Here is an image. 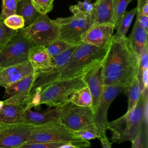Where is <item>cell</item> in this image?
Segmentation results:
<instances>
[{
	"label": "cell",
	"mask_w": 148,
	"mask_h": 148,
	"mask_svg": "<svg viewBox=\"0 0 148 148\" xmlns=\"http://www.w3.org/2000/svg\"><path fill=\"white\" fill-rule=\"evenodd\" d=\"M102 84L125 87L137 75L138 57L133 51L128 38L112 39L101 61Z\"/></svg>",
	"instance_id": "cell-1"
},
{
	"label": "cell",
	"mask_w": 148,
	"mask_h": 148,
	"mask_svg": "<svg viewBox=\"0 0 148 148\" xmlns=\"http://www.w3.org/2000/svg\"><path fill=\"white\" fill-rule=\"evenodd\" d=\"M147 124V91L140 94L135 107L123 116L109 123L112 131L110 140L114 143L132 142Z\"/></svg>",
	"instance_id": "cell-2"
},
{
	"label": "cell",
	"mask_w": 148,
	"mask_h": 148,
	"mask_svg": "<svg viewBox=\"0 0 148 148\" xmlns=\"http://www.w3.org/2000/svg\"><path fill=\"white\" fill-rule=\"evenodd\" d=\"M86 86L83 74L74 77L56 80L29 100L27 103V109L40 105H46L49 107L65 105L69 102L71 95L76 91Z\"/></svg>",
	"instance_id": "cell-3"
},
{
	"label": "cell",
	"mask_w": 148,
	"mask_h": 148,
	"mask_svg": "<svg viewBox=\"0 0 148 148\" xmlns=\"http://www.w3.org/2000/svg\"><path fill=\"white\" fill-rule=\"evenodd\" d=\"M27 142H60L71 144L78 148L91 147V143L88 140L78 136L59 120L34 126Z\"/></svg>",
	"instance_id": "cell-4"
},
{
	"label": "cell",
	"mask_w": 148,
	"mask_h": 148,
	"mask_svg": "<svg viewBox=\"0 0 148 148\" xmlns=\"http://www.w3.org/2000/svg\"><path fill=\"white\" fill-rule=\"evenodd\" d=\"M107 49L108 47H98L83 42L77 45L69 61L61 71L58 80L83 74L91 66L103 60Z\"/></svg>",
	"instance_id": "cell-5"
},
{
	"label": "cell",
	"mask_w": 148,
	"mask_h": 148,
	"mask_svg": "<svg viewBox=\"0 0 148 148\" xmlns=\"http://www.w3.org/2000/svg\"><path fill=\"white\" fill-rule=\"evenodd\" d=\"M20 32L29 39L34 46L46 47L59 39L60 27L47 14H39L30 25L21 29Z\"/></svg>",
	"instance_id": "cell-6"
},
{
	"label": "cell",
	"mask_w": 148,
	"mask_h": 148,
	"mask_svg": "<svg viewBox=\"0 0 148 148\" xmlns=\"http://www.w3.org/2000/svg\"><path fill=\"white\" fill-rule=\"evenodd\" d=\"M34 45L18 32L0 49V70L28 61L29 50Z\"/></svg>",
	"instance_id": "cell-7"
},
{
	"label": "cell",
	"mask_w": 148,
	"mask_h": 148,
	"mask_svg": "<svg viewBox=\"0 0 148 148\" xmlns=\"http://www.w3.org/2000/svg\"><path fill=\"white\" fill-rule=\"evenodd\" d=\"M54 21L60 27L59 39L73 45L82 42V34L92 24L90 15L79 13L68 17H58Z\"/></svg>",
	"instance_id": "cell-8"
},
{
	"label": "cell",
	"mask_w": 148,
	"mask_h": 148,
	"mask_svg": "<svg viewBox=\"0 0 148 148\" xmlns=\"http://www.w3.org/2000/svg\"><path fill=\"white\" fill-rule=\"evenodd\" d=\"M124 87L121 86L103 85L101 96L95 112L93 114V123L99 130L101 136L106 135L109 121L108 120V112L114 98L122 91Z\"/></svg>",
	"instance_id": "cell-9"
},
{
	"label": "cell",
	"mask_w": 148,
	"mask_h": 148,
	"mask_svg": "<svg viewBox=\"0 0 148 148\" xmlns=\"http://www.w3.org/2000/svg\"><path fill=\"white\" fill-rule=\"evenodd\" d=\"M33 127L24 122L6 123L0 128V148H18L28 141Z\"/></svg>",
	"instance_id": "cell-10"
},
{
	"label": "cell",
	"mask_w": 148,
	"mask_h": 148,
	"mask_svg": "<svg viewBox=\"0 0 148 148\" xmlns=\"http://www.w3.org/2000/svg\"><path fill=\"white\" fill-rule=\"evenodd\" d=\"M73 132L93 123V113L90 107L80 106L68 103L58 120Z\"/></svg>",
	"instance_id": "cell-11"
},
{
	"label": "cell",
	"mask_w": 148,
	"mask_h": 148,
	"mask_svg": "<svg viewBox=\"0 0 148 148\" xmlns=\"http://www.w3.org/2000/svg\"><path fill=\"white\" fill-rule=\"evenodd\" d=\"M114 26L111 24H92L82 35L83 43L101 48L108 47Z\"/></svg>",
	"instance_id": "cell-12"
},
{
	"label": "cell",
	"mask_w": 148,
	"mask_h": 148,
	"mask_svg": "<svg viewBox=\"0 0 148 148\" xmlns=\"http://www.w3.org/2000/svg\"><path fill=\"white\" fill-rule=\"evenodd\" d=\"M36 73L29 75L20 80L5 86L4 103H24L27 105Z\"/></svg>",
	"instance_id": "cell-13"
},
{
	"label": "cell",
	"mask_w": 148,
	"mask_h": 148,
	"mask_svg": "<svg viewBox=\"0 0 148 148\" xmlns=\"http://www.w3.org/2000/svg\"><path fill=\"white\" fill-rule=\"evenodd\" d=\"M101 61L94 64L83 73L84 81L91 92L92 98L91 109L93 114L95 112L102 91Z\"/></svg>",
	"instance_id": "cell-14"
},
{
	"label": "cell",
	"mask_w": 148,
	"mask_h": 148,
	"mask_svg": "<svg viewBox=\"0 0 148 148\" xmlns=\"http://www.w3.org/2000/svg\"><path fill=\"white\" fill-rule=\"evenodd\" d=\"M66 105L57 107H49L42 112L32 111L31 109H27L23 114L22 121L33 126H38L57 121Z\"/></svg>",
	"instance_id": "cell-15"
},
{
	"label": "cell",
	"mask_w": 148,
	"mask_h": 148,
	"mask_svg": "<svg viewBox=\"0 0 148 148\" xmlns=\"http://www.w3.org/2000/svg\"><path fill=\"white\" fill-rule=\"evenodd\" d=\"M34 73V68L29 61L3 68L0 70V87H5Z\"/></svg>",
	"instance_id": "cell-16"
},
{
	"label": "cell",
	"mask_w": 148,
	"mask_h": 148,
	"mask_svg": "<svg viewBox=\"0 0 148 148\" xmlns=\"http://www.w3.org/2000/svg\"><path fill=\"white\" fill-rule=\"evenodd\" d=\"M28 61L35 73L47 72L54 66L52 57L42 46L34 45L31 47L28 53Z\"/></svg>",
	"instance_id": "cell-17"
},
{
	"label": "cell",
	"mask_w": 148,
	"mask_h": 148,
	"mask_svg": "<svg viewBox=\"0 0 148 148\" xmlns=\"http://www.w3.org/2000/svg\"><path fill=\"white\" fill-rule=\"evenodd\" d=\"M90 17L92 24L114 25V0H96Z\"/></svg>",
	"instance_id": "cell-18"
},
{
	"label": "cell",
	"mask_w": 148,
	"mask_h": 148,
	"mask_svg": "<svg viewBox=\"0 0 148 148\" xmlns=\"http://www.w3.org/2000/svg\"><path fill=\"white\" fill-rule=\"evenodd\" d=\"M25 109L27 105L24 103H4L0 109V121L8 124L23 122L22 116Z\"/></svg>",
	"instance_id": "cell-19"
},
{
	"label": "cell",
	"mask_w": 148,
	"mask_h": 148,
	"mask_svg": "<svg viewBox=\"0 0 148 148\" xmlns=\"http://www.w3.org/2000/svg\"><path fill=\"white\" fill-rule=\"evenodd\" d=\"M147 33L148 31L142 27L135 21L131 34L128 38L133 51L138 57L147 45Z\"/></svg>",
	"instance_id": "cell-20"
},
{
	"label": "cell",
	"mask_w": 148,
	"mask_h": 148,
	"mask_svg": "<svg viewBox=\"0 0 148 148\" xmlns=\"http://www.w3.org/2000/svg\"><path fill=\"white\" fill-rule=\"evenodd\" d=\"M16 14L23 17L26 27L31 24L39 15V13L32 5L31 0H21L17 5Z\"/></svg>",
	"instance_id": "cell-21"
},
{
	"label": "cell",
	"mask_w": 148,
	"mask_h": 148,
	"mask_svg": "<svg viewBox=\"0 0 148 148\" xmlns=\"http://www.w3.org/2000/svg\"><path fill=\"white\" fill-rule=\"evenodd\" d=\"M123 91L128 98L127 112H128L135 107L141 94L139 83L136 76L134 77L129 85L124 87Z\"/></svg>",
	"instance_id": "cell-22"
},
{
	"label": "cell",
	"mask_w": 148,
	"mask_h": 148,
	"mask_svg": "<svg viewBox=\"0 0 148 148\" xmlns=\"http://www.w3.org/2000/svg\"><path fill=\"white\" fill-rule=\"evenodd\" d=\"M136 11L137 9L136 7L130 11L125 12L116 29L117 32L116 34L113 35V39L118 40L125 37L126 34L132 22L134 17L136 13Z\"/></svg>",
	"instance_id": "cell-23"
},
{
	"label": "cell",
	"mask_w": 148,
	"mask_h": 148,
	"mask_svg": "<svg viewBox=\"0 0 148 148\" xmlns=\"http://www.w3.org/2000/svg\"><path fill=\"white\" fill-rule=\"evenodd\" d=\"M69 102L80 106H91V92L87 86L76 91L71 97Z\"/></svg>",
	"instance_id": "cell-24"
},
{
	"label": "cell",
	"mask_w": 148,
	"mask_h": 148,
	"mask_svg": "<svg viewBox=\"0 0 148 148\" xmlns=\"http://www.w3.org/2000/svg\"><path fill=\"white\" fill-rule=\"evenodd\" d=\"M75 133L80 138L90 140L94 139H99L101 136V133L94 123L87 124L80 130L75 132Z\"/></svg>",
	"instance_id": "cell-25"
},
{
	"label": "cell",
	"mask_w": 148,
	"mask_h": 148,
	"mask_svg": "<svg viewBox=\"0 0 148 148\" xmlns=\"http://www.w3.org/2000/svg\"><path fill=\"white\" fill-rule=\"evenodd\" d=\"M73 46L76 45L70 44L64 40L58 39L45 48L49 54L53 57L62 53Z\"/></svg>",
	"instance_id": "cell-26"
},
{
	"label": "cell",
	"mask_w": 148,
	"mask_h": 148,
	"mask_svg": "<svg viewBox=\"0 0 148 148\" xmlns=\"http://www.w3.org/2000/svg\"><path fill=\"white\" fill-rule=\"evenodd\" d=\"M132 0H114V26L117 29L120 21L126 11L128 3Z\"/></svg>",
	"instance_id": "cell-27"
},
{
	"label": "cell",
	"mask_w": 148,
	"mask_h": 148,
	"mask_svg": "<svg viewBox=\"0 0 148 148\" xmlns=\"http://www.w3.org/2000/svg\"><path fill=\"white\" fill-rule=\"evenodd\" d=\"M146 69H148V45L146 46L142 53L138 57V67L136 77L139 81L140 89L142 84V75Z\"/></svg>",
	"instance_id": "cell-28"
},
{
	"label": "cell",
	"mask_w": 148,
	"mask_h": 148,
	"mask_svg": "<svg viewBox=\"0 0 148 148\" xmlns=\"http://www.w3.org/2000/svg\"><path fill=\"white\" fill-rule=\"evenodd\" d=\"M93 8V3L91 0H84L78 1L77 4L72 5L69 7V10L73 14H85L90 15Z\"/></svg>",
	"instance_id": "cell-29"
},
{
	"label": "cell",
	"mask_w": 148,
	"mask_h": 148,
	"mask_svg": "<svg viewBox=\"0 0 148 148\" xmlns=\"http://www.w3.org/2000/svg\"><path fill=\"white\" fill-rule=\"evenodd\" d=\"M18 32V30L8 28L4 24L3 20L0 17V49Z\"/></svg>",
	"instance_id": "cell-30"
},
{
	"label": "cell",
	"mask_w": 148,
	"mask_h": 148,
	"mask_svg": "<svg viewBox=\"0 0 148 148\" xmlns=\"http://www.w3.org/2000/svg\"><path fill=\"white\" fill-rule=\"evenodd\" d=\"M2 11L0 17L4 20L8 16L16 13L17 7L21 0H2Z\"/></svg>",
	"instance_id": "cell-31"
},
{
	"label": "cell",
	"mask_w": 148,
	"mask_h": 148,
	"mask_svg": "<svg viewBox=\"0 0 148 148\" xmlns=\"http://www.w3.org/2000/svg\"><path fill=\"white\" fill-rule=\"evenodd\" d=\"M3 22L8 28L14 30L21 29L25 27L24 18L17 14L8 16L3 20Z\"/></svg>",
	"instance_id": "cell-32"
},
{
	"label": "cell",
	"mask_w": 148,
	"mask_h": 148,
	"mask_svg": "<svg viewBox=\"0 0 148 148\" xmlns=\"http://www.w3.org/2000/svg\"><path fill=\"white\" fill-rule=\"evenodd\" d=\"M31 2L39 14H47L53 9L54 0H31Z\"/></svg>",
	"instance_id": "cell-33"
},
{
	"label": "cell",
	"mask_w": 148,
	"mask_h": 148,
	"mask_svg": "<svg viewBox=\"0 0 148 148\" xmlns=\"http://www.w3.org/2000/svg\"><path fill=\"white\" fill-rule=\"evenodd\" d=\"M147 124L144 125L140 133L131 142V148H147Z\"/></svg>",
	"instance_id": "cell-34"
},
{
	"label": "cell",
	"mask_w": 148,
	"mask_h": 148,
	"mask_svg": "<svg viewBox=\"0 0 148 148\" xmlns=\"http://www.w3.org/2000/svg\"><path fill=\"white\" fill-rule=\"evenodd\" d=\"M65 144L60 142H26L18 148H58Z\"/></svg>",
	"instance_id": "cell-35"
},
{
	"label": "cell",
	"mask_w": 148,
	"mask_h": 148,
	"mask_svg": "<svg viewBox=\"0 0 148 148\" xmlns=\"http://www.w3.org/2000/svg\"><path fill=\"white\" fill-rule=\"evenodd\" d=\"M137 13L148 16V0H138Z\"/></svg>",
	"instance_id": "cell-36"
},
{
	"label": "cell",
	"mask_w": 148,
	"mask_h": 148,
	"mask_svg": "<svg viewBox=\"0 0 148 148\" xmlns=\"http://www.w3.org/2000/svg\"><path fill=\"white\" fill-rule=\"evenodd\" d=\"M136 21L139 24V25L148 31V16L143 14L136 12Z\"/></svg>",
	"instance_id": "cell-37"
},
{
	"label": "cell",
	"mask_w": 148,
	"mask_h": 148,
	"mask_svg": "<svg viewBox=\"0 0 148 148\" xmlns=\"http://www.w3.org/2000/svg\"><path fill=\"white\" fill-rule=\"evenodd\" d=\"M99 139L101 143L102 148H112L111 146V143L107 138L106 135L101 136Z\"/></svg>",
	"instance_id": "cell-38"
},
{
	"label": "cell",
	"mask_w": 148,
	"mask_h": 148,
	"mask_svg": "<svg viewBox=\"0 0 148 148\" xmlns=\"http://www.w3.org/2000/svg\"><path fill=\"white\" fill-rule=\"evenodd\" d=\"M58 148H78V147H77L73 145H72L71 144H65V145H63L60 146Z\"/></svg>",
	"instance_id": "cell-39"
},
{
	"label": "cell",
	"mask_w": 148,
	"mask_h": 148,
	"mask_svg": "<svg viewBox=\"0 0 148 148\" xmlns=\"http://www.w3.org/2000/svg\"><path fill=\"white\" fill-rule=\"evenodd\" d=\"M3 103H4L3 101H0V109L2 108V106L3 105Z\"/></svg>",
	"instance_id": "cell-40"
},
{
	"label": "cell",
	"mask_w": 148,
	"mask_h": 148,
	"mask_svg": "<svg viewBox=\"0 0 148 148\" xmlns=\"http://www.w3.org/2000/svg\"><path fill=\"white\" fill-rule=\"evenodd\" d=\"M6 124V123H3V122L0 121V128H1V127H3Z\"/></svg>",
	"instance_id": "cell-41"
}]
</instances>
